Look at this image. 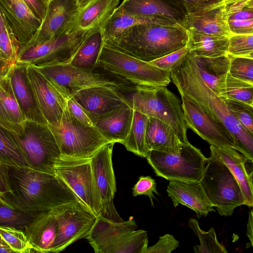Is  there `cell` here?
Segmentation results:
<instances>
[{
	"label": "cell",
	"mask_w": 253,
	"mask_h": 253,
	"mask_svg": "<svg viewBox=\"0 0 253 253\" xmlns=\"http://www.w3.org/2000/svg\"><path fill=\"white\" fill-rule=\"evenodd\" d=\"M223 99L238 121L253 134V106L233 99Z\"/></svg>",
	"instance_id": "cell-44"
},
{
	"label": "cell",
	"mask_w": 253,
	"mask_h": 253,
	"mask_svg": "<svg viewBox=\"0 0 253 253\" xmlns=\"http://www.w3.org/2000/svg\"><path fill=\"white\" fill-rule=\"evenodd\" d=\"M27 72L38 106L47 124L59 121L66 107L67 100L35 66L28 64Z\"/></svg>",
	"instance_id": "cell-19"
},
{
	"label": "cell",
	"mask_w": 253,
	"mask_h": 253,
	"mask_svg": "<svg viewBox=\"0 0 253 253\" xmlns=\"http://www.w3.org/2000/svg\"><path fill=\"white\" fill-rule=\"evenodd\" d=\"M96 29L72 30L43 42L21 47L16 62L36 67L69 64L86 38Z\"/></svg>",
	"instance_id": "cell-10"
},
{
	"label": "cell",
	"mask_w": 253,
	"mask_h": 253,
	"mask_svg": "<svg viewBox=\"0 0 253 253\" xmlns=\"http://www.w3.org/2000/svg\"><path fill=\"white\" fill-rule=\"evenodd\" d=\"M0 162L4 166H28L17 134L0 126Z\"/></svg>",
	"instance_id": "cell-36"
},
{
	"label": "cell",
	"mask_w": 253,
	"mask_h": 253,
	"mask_svg": "<svg viewBox=\"0 0 253 253\" xmlns=\"http://www.w3.org/2000/svg\"><path fill=\"white\" fill-rule=\"evenodd\" d=\"M27 65L16 62L10 68L8 75L13 93L26 121L47 125L29 82Z\"/></svg>",
	"instance_id": "cell-20"
},
{
	"label": "cell",
	"mask_w": 253,
	"mask_h": 253,
	"mask_svg": "<svg viewBox=\"0 0 253 253\" xmlns=\"http://www.w3.org/2000/svg\"><path fill=\"white\" fill-rule=\"evenodd\" d=\"M188 55L202 79L218 96L226 98L225 81L229 71L230 57L226 55L217 57Z\"/></svg>",
	"instance_id": "cell-28"
},
{
	"label": "cell",
	"mask_w": 253,
	"mask_h": 253,
	"mask_svg": "<svg viewBox=\"0 0 253 253\" xmlns=\"http://www.w3.org/2000/svg\"><path fill=\"white\" fill-rule=\"evenodd\" d=\"M20 46V43L3 16L0 33V56L5 62L13 66L16 63Z\"/></svg>",
	"instance_id": "cell-40"
},
{
	"label": "cell",
	"mask_w": 253,
	"mask_h": 253,
	"mask_svg": "<svg viewBox=\"0 0 253 253\" xmlns=\"http://www.w3.org/2000/svg\"><path fill=\"white\" fill-rule=\"evenodd\" d=\"M43 2L47 6L48 3L51 0H42Z\"/></svg>",
	"instance_id": "cell-58"
},
{
	"label": "cell",
	"mask_w": 253,
	"mask_h": 253,
	"mask_svg": "<svg viewBox=\"0 0 253 253\" xmlns=\"http://www.w3.org/2000/svg\"><path fill=\"white\" fill-rule=\"evenodd\" d=\"M2 22H3V16H2V15H1V13L0 12V31H1V26H2Z\"/></svg>",
	"instance_id": "cell-57"
},
{
	"label": "cell",
	"mask_w": 253,
	"mask_h": 253,
	"mask_svg": "<svg viewBox=\"0 0 253 253\" xmlns=\"http://www.w3.org/2000/svg\"><path fill=\"white\" fill-rule=\"evenodd\" d=\"M61 156L91 158L102 147L110 143L94 127L81 123L69 113L67 106L59 121L47 124Z\"/></svg>",
	"instance_id": "cell-8"
},
{
	"label": "cell",
	"mask_w": 253,
	"mask_h": 253,
	"mask_svg": "<svg viewBox=\"0 0 253 253\" xmlns=\"http://www.w3.org/2000/svg\"><path fill=\"white\" fill-rule=\"evenodd\" d=\"M120 0H92L80 9L72 29H102L118 7Z\"/></svg>",
	"instance_id": "cell-29"
},
{
	"label": "cell",
	"mask_w": 253,
	"mask_h": 253,
	"mask_svg": "<svg viewBox=\"0 0 253 253\" xmlns=\"http://www.w3.org/2000/svg\"><path fill=\"white\" fill-rule=\"evenodd\" d=\"M92 0H77L79 9H81Z\"/></svg>",
	"instance_id": "cell-56"
},
{
	"label": "cell",
	"mask_w": 253,
	"mask_h": 253,
	"mask_svg": "<svg viewBox=\"0 0 253 253\" xmlns=\"http://www.w3.org/2000/svg\"><path fill=\"white\" fill-rule=\"evenodd\" d=\"M26 121L14 97L7 74L0 79V126L20 135Z\"/></svg>",
	"instance_id": "cell-30"
},
{
	"label": "cell",
	"mask_w": 253,
	"mask_h": 253,
	"mask_svg": "<svg viewBox=\"0 0 253 253\" xmlns=\"http://www.w3.org/2000/svg\"><path fill=\"white\" fill-rule=\"evenodd\" d=\"M33 14L42 22L45 15L47 6L42 0H22Z\"/></svg>",
	"instance_id": "cell-51"
},
{
	"label": "cell",
	"mask_w": 253,
	"mask_h": 253,
	"mask_svg": "<svg viewBox=\"0 0 253 253\" xmlns=\"http://www.w3.org/2000/svg\"><path fill=\"white\" fill-rule=\"evenodd\" d=\"M0 12L20 43V47L30 40L42 23L22 0H0Z\"/></svg>",
	"instance_id": "cell-22"
},
{
	"label": "cell",
	"mask_w": 253,
	"mask_h": 253,
	"mask_svg": "<svg viewBox=\"0 0 253 253\" xmlns=\"http://www.w3.org/2000/svg\"><path fill=\"white\" fill-rule=\"evenodd\" d=\"M136 228L132 218L118 222L100 216L85 238L96 253H144L147 232Z\"/></svg>",
	"instance_id": "cell-4"
},
{
	"label": "cell",
	"mask_w": 253,
	"mask_h": 253,
	"mask_svg": "<svg viewBox=\"0 0 253 253\" xmlns=\"http://www.w3.org/2000/svg\"><path fill=\"white\" fill-rule=\"evenodd\" d=\"M145 142L147 152L150 150L167 151L182 143L170 126L151 117L147 122Z\"/></svg>",
	"instance_id": "cell-33"
},
{
	"label": "cell",
	"mask_w": 253,
	"mask_h": 253,
	"mask_svg": "<svg viewBox=\"0 0 253 253\" xmlns=\"http://www.w3.org/2000/svg\"></svg>",
	"instance_id": "cell-59"
},
{
	"label": "cell",
	"mask_w": 253,
	"mask_h": 253,
	"mask_svg": "<svg viewBox=\"0 0 253 253\" xmlns=\"http://www.w3.org/2000/svg\"><path fill=\"white\" fill-rule=\"evenodd\" d=\"M0 235L15 253L33 252V247L23 231L12 227L0 226Z\"/></svg>",
	"instance_id": "cell-42"
},
{
	"label": "cell",
	"mask_w": 253,
	"mask_h": 253,
	"mask_svg": "<svg viewBox=\"0 0 253 253\" xmlns=\"http://www.w3.org/2000/svg\"><path fill=\"white\" fill-rule=\"evenodd\" d=\"M114 144L110 142L102 147L90 158V164L100 202L101 216L120 222L124 220L118 213L113 202L117 190L112 163Z\"/></svg>",
	"instance_id": "cell-15"
},
{
	"label": "cell",
	"mask_w": 253,
	"mask_h": 253,
	"mask_svg": "<svg viewBox=\"0 0 253 253\" xmlns=\"http://www.w3.org/2000/svg\"><path fill=\"white\" fill-rule=\"evenodd\" d=\"M54 172L73 192L79 202L97 217L101 216L100 202L92 175L90 158L60 156L54 165Z\"/></svg>",
	"instance_id": "cell-11"
},
{
	"label": "cell",
	"mask_w": 253,
	"mask_h": 253,
	"mask_svg": "<svg viewBox=\"0 0 253 253\" xmlns=\"http://www.w3.org/2000/svg\"><path fill=\"white\" fill-rule=\"evenodd\" d=\"M148 117L133 110V115L128 133L122 143L126 149L135 155L146 158L145 133Z\"/></svg>",
	"instance_id": "cell-37"
},
{
	"label": "cell",
	"mask_w": 253,
	"mask_h": 253,
	"mask_svg": "<svg viewBox=\"0 0 253 253\" xmlns=\"http://www.w3.org/2000/svg\"><path fill=\"white\" fill-rule=\"evenodd\" d=\"M146 158L157 176L169 181H200L208 163L201 150L189 142L167 151L150 150Z\"/></svg>",
	"instance_id": "cell-6"
},
{
	"label": "cell",
	"mask_w": 253,
	"mask_h": 253,
	"mask_svg": "<svg viewBox=\"0 0 253 253\" xmlns=\"http://www.w3.org/2000/svg\"><path fill=\"white\" fill-rule=\"evenodd\" d=\"M9 191L0 196L22 210L33 212L50 210L79 202L73 192L55 174L28 166H6Z\"/></svg>",
	"instance_id": "cell-1"
},
{
	"label": "cell",
	"mask_w": 253,
	"mask_h": 253,
	"mask_svg": "<svg viewBox=\"0 0 253 253\" xmlns=\"http://www.w3.org/2000/svg\"><path fill=\"white\" fill-rule=\"evenodd\" d=\"M127 100L133 110L165 122L181 142H188L181 102L166 86H135Z\"/></svg>",
	"instance_id": "cell-5"
},
{
	"label": "cell",
	"mask_w": 253,
	"mask_h": 253,
	"mask_svg": "<svg viewBox=\"0 0 253 253\" xmlns=\"http://www.w3.org/2000/svg\"><path fill=\"white\" fill-rule=\"evenodd\" d=\"M103 42L102 30H95L83 42L69 64L84 70H93L97 66Z\"/></svg>",
	"instance_id": "cell-34"
},
{
	"label": "cell",
	"mask_w": 253,
	"mask_h": 253,
	"mask_svg": "<svg viewBox=\"0 0 253 253\" xmlns=\"http://www.w3.org/2000/svg\"><path fill=\"white\" fill-rule=\"evenodd\" d=\"M132 190V195L136 197L140 195H145L149 197L151 204L154 206L153 199L155 198L154 194H158L157 190V184L154 179L150 176H141L138 181L134 185Z\"/></svg>",
	"instance_id": "cell-47"
},
{
	"label": "cell",
	"mask_w": 253,
	"mask_h": 253,
	"mask_svg": "<svg viewBox=\"0 0 253 253\" xmlns=\"http://www.w3.org/2000/svg\"><path fill=\"white\" fill-rule=\"evenodd\" d=\"M231 34H253V0H221Z\"/></svg>",
	"instance_id": "cell-31"
},
{
	"label": "cell",
	"mask_w": 253,
	"mask_h": 253,
	"mask_svg": "<svg viewBox=\"0 0 253 253\" xmlns=\"http://www.w3.org/2000/svg\"><path fill=\"white\" fill-rule=\"evenodd\" d=\"M115 12L143 16L165 25H185L186 15L172 0H123Z\"/></svg>",
	"instance_id": "cell-18"
},
{
	"label": "cell",
	"mask_w": 253,
	"mask_h": 253,
	"mask_svg": "<svg viewBox=\"0 0 253 253\" xmlns=\"http://www.w3.org/2000/svg\"><path fill=\"white\" fill-rule=\"evenodd\" d=\"M79 9L76 0H51L39 29L21 47L37 44L73 30L72 24Z\"/></svg>",
	"instance_id": "cell-17"
},
{
	"label": "cell",
	"mask_w": 253,
	"mask_h": 253,
	"mask_svg": "<svg viewBox=\"0 0 253 253\" xmlns=\"http://www.w3.org/2000/svg\"><path fill=\"white\" fill-rule=\"evenodd\" d=\"M9 191L6 166L2 165L0 162V194Z\"/></svg>",
	"instance_id": "cell-52"
},
{
	"label": "cell",
	"mask_w": 253,
	"mask_h": 253,
	"mask_svg": "<svg viewBox=\"0 0 253 253\" xmlns=\"http://www.w3.org/2000/svg\"><path fill=\"white\" fill-rule=\"evenodd\" d=\"M189 52L187 45L148 63L164 71L172 72L178 68Z\"/></svg>",
	"instance_id": "cell-46"
},
{
	"label": "cell",
	"mask_w": 253,
	"mask_h": 253,
	"mask_svg": "<svg viewBox=\"0 0 253 253\" xmlns=\"http://www.w3.org/2000/svg\"><path fill=\"white\" fill-rule=\"evenodd\" d=\"M185 15L199 11L219 0H172Z\"/></svg>",
	"instance_id": "cell-50"
},
{
	"label": "cell",
	"mask_w": 253,
	"mask_h": 253,
	"mask_svg": "<svg viewBox=\"0 0 253 253\" xmlns=\"http://www.w3.org/2000/svg\"><path fill=\"white\" fill-rule=\"evenodd\" d=\"M133 115V110L128 101L108 113L89 118L94 126L108 141L122 143L129 131Z\"/></svg>",
	"instance_id": "cell-25"
},
{
	"label": "cell",
	"mask_w": 253,
	"mask_h": 253,
	"mask_svg": "<svg viewBox=\"0 0 253 253\" xmlns=\"http://www.w3.org/2000/svg\"><path fill=\"white\" fill-rule=\"evenodd\" d=\"M253 211L251 210L249 214L248 222L247 226V235L251 243V246H253Z\"/></svg>",
	"instance_id": "cell-53"
},
{
	"label": "cell",
	"mask_w": 253,
	"mask_h": 253,
	"mask_svg": "<svg viewBox=\"0 0 253 253\" xmlns=\"http://www.w3.org/2000/svg\"><path fill=\"white\" fill-rule=\"evenodd\" d=\"M211 156L225 164L233 174L242 191L245 204L253 206V161L232 147H217L211 145Z\"/></svg>",
	"instance_id": "cell-21"
},
{
	"label": "cell",
	"mask_w": 253,
	"mask_h": 253,
	"mask_svg": "<svg viewBox=\"0 0 253 253\" xmlns=\"http://www.w3.org/2000/svg\"><path fill=\"white\" fill-rule=\"evenodd\" d=\"M167 192L175 208L179 204L185 206L194 211L198 218L215 211L200 181L170 180Z\"/></svg>",
	"instance_id": "cell-24"
},
{
	"label": "cell",
	"mask_w": 253,
	"mask_h": 253,
	"mask_svg": "<svg viewBox=\"0 0 253 253\" xmlns=\"http://www.w3.org/2000/svg\"><path fill=\"white\" fill-rule=\"evenodd\" d=\"M57 232L50 253H59L75 242L85 238L97 217L79 202H71L53 209Z\"/></svg>",
	"instance_id": "cell-14"
},
{
	"label": "cell",
	"mask_w": 253,
	"mask_h": 253,
	"mask_svg": "<svg viewBox=\"0 0 253 253\" xmlns=\"http://www.w3.org/2000/svg\"><path fill=\"white\" fill-rule=\"evenodd\" d=\"M187 30V45L190 53L196 56L212 58L227 55L228 37L203 34L192 29Z\"/></svg>",
	"instance_id": "cell-32"
},
{
	"label": "cell",
	"mask_w": 253,
	"mask_h": 253,
	"mask_svg": "<svg viewBox=\"0 0 253 253\" xmlns=\"http://www.w3.org/2000/svg\"><path fill=\"white\" fill-rule=\"evenodd\" d=\"M227 54L253 58V34H231L229 37Z\"/></svg>",
	"instance_id": "cell-43"
},
{
	"label": "cell",
	"mask_w": 253,
	"mask_h": 253,
	"mask_svg": "<svg viewBox=\"0 0 253 253\" xmlns=\"http://www.w3.org/2000/svg\"><path fill=\"white\" fill-rule=\"evenodd\" d=\"M122 81L135 86H167L170 72L119 51L103 42L98 65Z\"/></svg>",
	"instance_id": "cell-7"
},
{
	"label": "cell",
	"mask_w": 253,
	"mask_h": 253,
	"mask_svg": "<svg viewBox=\"0 0 253 253\" xmlns=\"http://www.w3.org/2000/svg\"><path fill=\"white\" fill-rule=\"evenodd\" d=\"M142 24L163 25L160 22L150 18L137 15L115 12L101 29L103 34V42L117 39L131 27Z\"/></svg>",
	"instance_id": "cell-35"
},
{
	"label": "cell",
	"mask_w": 253,
	"mask_h": 253,
	"mask_svg": "<svg viewBox=\"0 0 253 253\" xmlns=\"http://www.w3.org/2000/svg\"><path fill=\"white\" fill-rule=\"evenodd\" d=\"M15 253L0 235V253Z\"/></svg>",
	"instance_id": "cell-55"
},
{
	"label": "cell",
	"mask_w": 253,
	"mask_h": 253,
	"mask_svg": "<svg viewBox=\"0 0 253 253\" xmlns=\"http://www.w3.org/2000/svg\"><path fill=\"white\" fill-rule=\"evenodd\" d=\"M17 136L27 161L34 169L54 174V167L61 153L47 125L26 121L22 133Z\"/></svg>",
	"instance_id": "cell-12"
},
{
	"label": "cell",
	"mask_w": 253,
	"mask_h": 253,
	"mask_svg": "<svg viewBox=\"0 0 253 253\" xmlns=\"http://www.w3.org/2000/svg\"><path fill=\"white\" fill-rule=\"evenodd\" d=\"M226 98L253 106V84L236 79L228 73L225 81Z\"/></svg>",
	"instance_id": "cell-41"
},
{
	"label": "cell",
	"mask_w": 253,
	"mask_h": 253,
	"mask_svg": "<svg viewBox=\"0 0 253 253\" xmlns=\"http://www.w3.org/2000/svg\"><path fill=\"white\" fill-rule=\"evenodd\" d=\"M182 109L188 128H190L211 145L236 149V140L226 126L214 120L193 100L180 94Z\"/></svg>",
	"instance_id": "cell-16"
},
{
	"label": "cell",
	"mask_w": 253,
	"mask_h": 253,
	"mask_svg": "<svg viewBox=\"0 0 253 253\" xmlns=\"http://www.w3.org/2000/svg\"><path fill=\"white\" fill-rule=\"evenodd\" d=\"M66 106L71 115L79 122L85 125L94 126L86 111L73 97L67 99Z\"/></svg>",
	"instance_id": "cell-49"
},
{
	"label": "cell",
	"mask_w": 253,
	"mask_h": 253,
	"mask_svg": "<svg viewBox=\"0 0 253 253\" xmlns=\"http://www.w3.org/2000/svg\"><path fill=\"white\" fill-rule=\"evenodd\" d=\"M11 66L5 62L0 56V79L6 76Z\"/></svg>",
	"instance_id": "cell-54"
},
{
	"label": "cell",
	"mask_w": 253,
	"mask_h": 253,
	"mask_svg": "<svg viewBox=\"0 0 253 253\" xmlns=\"http://www.w3.org/2000/svg\"><path fill=\"white\" fill-rule=\"evenodd\" d=\"M228 55L230 57L228 71L230 75L253 84V58Z\"/></svg>",
	"instance_id": "cell-45"
},
{
	"label": "cell",
	"mask_w": 253,
	"mask_h": 253,
	"mask_svg": "<svg viewBox=\"0 0 253 253\" xmlns=\"http://www.w3.org/2000/svg\"><path fill=\"white\" fill-rule=\"evenodd\" d=\"M35 67L66 100L78 91L93 86L126 88L124 84L119 83L105 75L93 70L79 68L69 64Z\"/></svg>",
	"instance_id": "cell-13"
},
{
	"label": "cell",
	"mask_w": 253,
	"mask_h": 253,
	"mask_svg": "<svg viewBox=\"0 0 253 253\" xmlns=\"http://www.w3.org/2000/svg\"><path fill=\"white\" fill-rule=\"evenodd\" d=\"M188 225L197 235L200 245L193 247L196 253H227L225 247L218 242L214 229L211 227L208 231H204L199 226L195 218H190Z\"/></svg>",
	"instance_id": "cell-39"
},
{
	"label": "cell",
	"mask_w": 253,
	"mask_h": 253,
	"mask_svg": "<svg viewBox=\"0 0 253 253\" xmlns=\"http://www.w3.org/2000/svg\"><path fill=\"white\" fill-rule=\"evenodd\" d=\"M57 232V221L53 209L38 212L24 232L33 252L50 253Z\"/></svg>",
	"instance_id": "cell-27"
},
{
	"label": "cell",
	"mask_w": 253,
	"mask_h": 253,
	"mask_svg": "<svg viewBox=\"0 0 253 253\" xmlns=\"http://www.w3.org/2000/svg\"><path fill=\"white\" fill-rule=\"evenodd\" d=\"M208 199L221 216H231L235 208L244 205L241 188L227 166L210 156L200 181Z\"/></svg>",
	"instance_id": "cell-9"
},
{
	"label": "cell",
	"mask_w": 253,
	"mask_h": 253,
	"mask_svg": "<svg viewBox=\"0 0 253 253\" xmlns=\"http://www.w3.org/2000/svg\"><path fill=\"white\" fill-rule=\"evenodd\" d=\"M118 89L108 86H93L82 89L72 97L90 118L108 113L122 103L128 102Z\"/></svg>",
	"instance_id": "cell-23"
},
{
	"label": "cell",
	"mask_w": 253,
	"mask_h": 253,
	"mask_svg": "<svg viewBox=\"0 0 253 253\" xmlns=\"http://www.w3.org/2000/svg\"><path fill=\"white\" fill-rule=\"evenodd\" d=\"M179 247V242L172 235L160 236L156 244L148 247L144 253H170Z\"/></svg>",
	"instance_id": "cell-48"
},
{
	"label": "cell",
	"mask_w": 253,
	"mask_h": 253,
	"mask_svg": "<svg viewBox=\"0 0 253 253\" xmlns=\"http://www.w3.org/2000/svg\"><path fill=\"white\" fill-rule=\"evenodd\" d=\"M184 27L203 34L229 37L224 4L221 0L185 16Z\"/></svg>",
	"instance_id": "cell-26"
},
{
	"label": "cell",
	"mask_w": 253,
	"mask_h": 253,
	"mask_svg": "<svg viewBox=\"0 0 253 253\" xmlns=\"http://www.w3.org/2000/svg\"><path fill=\"white\" fill-rule=\"evenodd\" d=\"M38 212L22 210L6 202L0 196V226L14 228L24 231Z\"/></svg>",
	"instance_id": "cell-38"
},
{
	"label": "cell",
	"mask_w": 253,
	"mask_h": 253,
	"mask_svg": "<svg viewBox=\"0 0 253 253\" xmlns=\"http://www.w3.org/2000/svg\"><path fill=\"white\" fill-rule=\"evenodd\" d=\"M170 79L180 94L189 97L216 121L222 123L234 137L236 150L253 160V134L235 118L223 98L216 94L199 75L186 55L180 66L170 73Z\"/></svg>",
	"instance_id": "cell-2"
},
{
	"label": "cell",
	"mask_w": 253,
	"mask_h": 253,
	"mask_svg": "<svg viewBox=\"0 0 253 253\" xmlns=\"http://www.w3.org/2000/svg\"><path fill=\"white\" fill-rule=\"evenodd\" d=\"M188 41V31L182 25L142 24L131 27L120 37L103 43L149 62L184 47Z\"/></svg>",
	"instance_id": "cell-3"
}]
</instances>
